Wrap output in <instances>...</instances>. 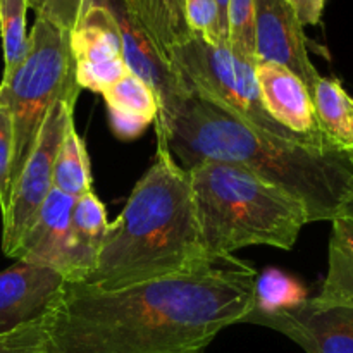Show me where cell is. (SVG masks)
I'll return each mask as SVG.
<instances>
[{"label": "cell", "mask_w": 353, "mask_h": 353, "mask_svg": "<svg viewBox=\"0 0 353 353\" xmlns=\"http://www.w3.org/2000/svg\"><path fill=\"white\" fill-rule=\"evenodd\" d=\"M255 57L295 72L312 95L321 74L307 50V37L288 0H254Z\"/></svg>", "instance_id": "11"}, {"label": "cell", "mask_w": 353, "mask_h": 353, "mask_svg": "<svg viewBox=\"0 0 353 353\" xmlns=\"http://www.w3.org/2000/svg\"><path fill=\"white\" fill-rule=\"evenodd\" d=\"M241 323L278 331L305 353H353V310L348 309H317L305 300L283 309L254 307Z\"/></svg>", "instance_id": "10"}, {"label": "cell", "mask_w": 353, "mask_h": 353, "mask_svg": "<svg viewBox=\"0 0 353 353\" xmlns=\"http://www.w3.org/2000/svg\"><path fill=\"white\" fill-rule=\"evenodd\" d=\"M47 316L16 331L0 334V353H43Z\"/></svg>", "instance_id": "26"}, {"label": "cell", "mask_w": 353, "mask_h": 353, "mask_svg": "<svg viewBox=\"0 0 353 353\" xmlns=\"http://www.w3.org/2000/svg\"><path fill=\"white\" fill-rule=\"evenodd\" d=\"M107 212L95 192L76 199L69 230V265L65 283H85L97 265L107 233Z\"/></svg>", "instance_id": "15"}, {"label": "cell", "mask_w": 353, "mask_h": 353, "mask_svg": "<svg viewBox=\"0 0 353 353\" xmlns=\"http://www.w3.org/2000/svg\"><path fill=\"white\" fill-rule=\"evenodd\" d=\"M26 10V0H0V37H2L3 50L2 78L12 74L30 47Z\"/></svg>", "instance_id": "21"}, {"label": "cell", "mask_w": 353, "mask_h": 353, "mask_svg": "<svg viewBox=\"0 0 353 353\" xmlns=\"http://www.w3.org/2000/svg\"><path fill=\"white\" fill-rule=\"evenodd\" d=\"M255 78L271 119L305 140L326 145L317 128L312 95L295 72L274 62L257 61Z\"/></svg>", "instance_id": "13"}, {"label": "cell", "mask_w": 353, "mask_h": 353, "mask_svg": "<svg viewBox=\"0 0 353 353\" xmlns=\"http://www.w3.org/2000/svg\"><path fill=\"white\" fill-rule=\"evenodd\" d=\"M257 276L230 257L121 290L64 283L47 314L43 353H203L254 309Z\"/></svg>", "instance_id": "1"}, {"label": "cell", "mask_w": 353, "mask_h": 353, "mask_svg": "<svg viewBox=\"0 0 353 353\" xmlns=\"http://www.w3.org/2000/svg\"><path fill=\"white\" fill-rule=\"evenodd\" d=\"M126 2L165 57L172 47L192 37V31L188 30L185 19V0H126Z\"/></svg>", "instance_id": "19"}, {"label": "cell", "mask_w": 353, "mask_h": 353, "mask_svg": "<svg viewBox=\"0 0 353 353\" xmlns=\"http://www.w3.org/2000/svg\"><path fill=\"white\" fill-rule=\"evenodd\" d=\"M64 283L52 269L19 261L0 272V334L47 316Z\"/></svg>", "instance_id": "12"}, {"label": "cell", "mask_w": 353, "mask_h": 353, "mask_svg": "<svg viewBox=\"0 0 353 353\" xmlns=\"http://www.w3.org/2000/svg\"><path fill=\"white\" fill-rule=\"evenodd\" d=\"M214 262L202 243L188 171L157 137L154 164L109 223L95 269L81 285L121 290L193 274Z\"/></svg>", "instance_id": "3"}, {"label": "cell", "mask_w": 353, "mask_h": 353, "mask_svg": "<svg viewBox=\"0 0 353 353\" xmlns=\"http://www.w3.org/2000/svg\"><path fill=\"white\" fill-rule=\"evenodd\" d=\"M312 103L324 143L338 154L353 152V97L340 79L321 76L312 92Z\"/></svg>", "instance_id": "18"}, {"label": "cell", "mask_w": 353, "mask_h": 353, "mask_svg": "<svg viewBox=\"0 0 353 353\" xmlns=\"http://www.w3.org/2000/svg\"><path fill=\"white\" fill-rule=\"evenodd\" d=\"M340 216H347V217H353V196L350 199V202L347 203V205H345V209H343V212L340 214Z\"/></svg>", "instance_id": "30"}, {"label": "cell", "mask_w": 353, "mask_h": 353, "mask_svg": "<svg viewBox=\"0 0 353 353\" xmlns=\"http://www.w3.org/2000/svg\"><path fill=\"white\" fill-rule=\"evenodd\" d=\"M155 131L181 168L212 161L245 169L299 200L309 223L336 219L353 196V165L343 154L255 130L193 93Z\"/></svg>", "instance_id": "2"}, {"label": "cell", "mask_w": 353, "mask_h": 353, "mask_svg": "<svg viewBox=\"0 0 353 353\" xmlns=\"http://www.w3.org/2000/svg\"><path fill=\"white\" fill-rule=\"evenodd\" d=\"M168 59L193 95L219 107L241 123L293 143L331 150L326 145L292 133L269 117L262 105L255 64L234 54L230 45H210L192 34L186 41L172 47Z\"/></svg>", "instance_id": "6"}, {"label": "cell", "mask_w": 353, "mask_h": 353, "mask_svg": "<svg viewBox=\"0 0 353 353\" xmlns=\"http://www.w3.org/2000/svg\"><path fill=\"white\" fill-rule=\"evenodd\" d=\"M14 157V128L10 114L0 105V210L6 212L10 199V169Z\"/></svg>", "instance_id": "27"}, {"label": "cell", "mask_w": 353, "mask_h": 353, "mask_svg": "<svg viewBox=\"0 0 353 353\" xmlns=\"http://www.w3.org/2000/svg\"><path fill=\"white\" fill-rule=\"evenodd\" d=\"M216 3H217V7H219L224 28H226V31H228V0H216ZM228 37H230V31H228Z\"/></svg>", "instance_id": "29"}, {"label": "cell", "mask_w": 353, "mask_h": 353, "mask_svg": "<svg viewBox=\"0 0 353 353\" xmlns=\"http://www.w3.org/2000/svg\"><path fill=\"white\" fill-rule=\"evenodd\" d=\"M185 19L193 37L210 45H230L216 0H185Z\"/></svg>", "instance_id": "23"}, {"label": "cell", "mask_w": 353, "mask_h": 353, "mask_svg": "<svg viewBox=\"0 0 353 353\" xmlns=\"http://www.w3.org/2000/svg\"><path fill=\"white\" fill-rule=\"evenodd\" d=\"M69 33L37 17L30 47L12 74L0 81V105L10 114L14 128V157L10 190L37 145L45 119L57 100L79 95Z\"/></svg>", "instance_id": "5"}, {"label": "cell", "mask_w": 353, "mask_h": 353, "mask_svg": "<svg viewBox=\"0 0 353 353\" xmlns=\"http://www.w3.org/2000/svg\"><path fill=\"white\" fill-rule=\"evenodd\" d=\"M76 102L57 100L45 119L37 145L10 190L9 205L2 212V250L14 259L41 203L54 190V168L69 124L74 121Z\"/></svg>", "instance_id": "7"}, {"label": "cell", "mask_w": 353, "mask_h": 353, "mask_svg": "<svg viewBox=\"0 0 353 353\" xmlns=\"http://www.w3.org/2000/svg\"><path fill=\"white\" fill-rule=\"evenodd\" d=\"M228 31L231 50L255 64L254 0H228Z\"/></svg>", "instance_id": "24"}, {"label": "cell", "mask_w": 353, "mask_h": 353, "mask_svg": "<svg viewBox=\"0 0 353 353\" xmlns=\"http://www.w3.org/2000/svg\"><path fill=\"white\" fill-rule=\"evenodd\" d=\"M345 157H347V161L353 165V152H350V154H347V155H345Z\"/></svg>", "instance_id": "31"}, {"label": "cell", "mask_w": 353, "mask_h": 353, "mask_svg": "<svg viewBox=\"0 0 353 353\" xmlns=\"http://www.w3.org/2000/svg\"><path fill=\"white\" fill-rule=\"evenodd\" d=\"M76 199L52 190L41 203L30 230L24 234L16 261L47 268L61 274L65 281L69 265V230Z\"/></svg>", "instance_id": "14"}, {"label": "cell", "mask_w": 353, "mask_h": 353, "mask_svg": "<svg viewBox=\"0 0 353 353\" xmlns=\"http://www.w3.org/2000/svg\"><path fill=\"white\" fill-rule=\"evenodd\" d=\"M88 0H26L28 9H33L37 17L55 24L71 33L81 19Z\"/></svg>", "instance_id": "25"}, {"label": "cell", "mask_w": 353, "mask_h": 353, "mask_svg": "<svg viewBox=\"0 0 353 353\" xmlns=\"http://www.w3.org/2000/svg\"><path fill=\"white\" fill-rule=\"evenodd\" d=\"M109 112L110 128L121 140L140 137L159 116L154 90L133 72H126L102 93Z\"/></svg>", "instance_id": "16"}, {"label": "cell", "mask_w": 353, "mask_h": 353, "mask_svg": "<svg viewBox=\"0 0 353 353\" xmlns=\"http://www.w3.org/2000/svg\"><path fill=\"white\" fill-rule=\"evenodd\" d=\"M54 188L72 199H79L93 192L88 152H86L85 141L76 131L74 121L69 124L61 148H59L57 159H55Z\"/></svg>", "instance_id": "20"}, {"label": "cell", "mask_w": 353, "mask_h": 353, "mask_svg": "<svg viewBox=\"0 0 353 353\" xmlns=\"http://www.w3.org/2000/svg\"><path fill=\"white\" fill-rule=\"evenodd\" d=\"M186 171L210 261L230 259L252 245L292 250L310 224L299 200L245 169L203 161Z\"/></svg>", "instance_id": "4"}, {"label": "cell", "mask_w": 353, "mask_h": 353, "mask_svg": "<svg viewBox=\"0 0 353 353\" xmlns=\"http://www.w3.org/2000/svg\"><path fill=\"white\" fill-rule=\"evenodd\" d=\"M331 224L327 274L310 303L317 309L353 310V217L338 216Z\"/></svg>", "instance_id": "17"}, {"label": "cell", "mask_w": 353, "mask_h": 353, "mask_svg": "<svg viewBox=\"0 0 353 353\" xmlns=\"http://www.w3.org/2000/svg\"><path fill=\"white\" fill-rule=\"evenodd\" d=\"M76 81L79 88L102 95L128 71L119 31L109 10L97 0H88L81 19L69 33Z\"/></svg>", "instance_id": "9"}, {"label": "cell", "mask_w": 353, "mask_h": 353, "mask_svg": "<svg viewBox=\"0 0 353 353\" xmlns=\"http://www.w3.org/2000/svg\"><path fill=\"white\" fill-rule=\"evenodd\" d=\"M97 2L109 10L116 23L128 71L147 83L157 97L159 116L155 123L168 119L172 110L192 95L185 79L172 68L168 57L159 50L126 0H97Z\"/></svg>", "instance_id": "8"}, {"label": "cell", "mask_w": 353, "mask_h": 353, "mask_svg": "<svg viewBox=\"0 0 353 353\" xmlns=\"http://www.w3.org/2000/svg\"><path fill=\"white\" fill-rule=\"evenodd\" d=\"M302 26H316L321 23L326 0H288Z\"/></svg>", "instance_id": "28"}, {"label": "cell", "mask_w": 353, "mask_h": 353, "mask_svg": "<svg viewBox=\"0 0 353 353\" xmlns=\"http://www.w3.org/2000/svg\"><path fill=\"white\" fill-rule=\"evenodd\" d=\"M305 290L283 272L272 271L257 276L255 283V307L262 310L283 309L305 302Z\"/></svg>", "instance_id": "22"}]
</instances>
